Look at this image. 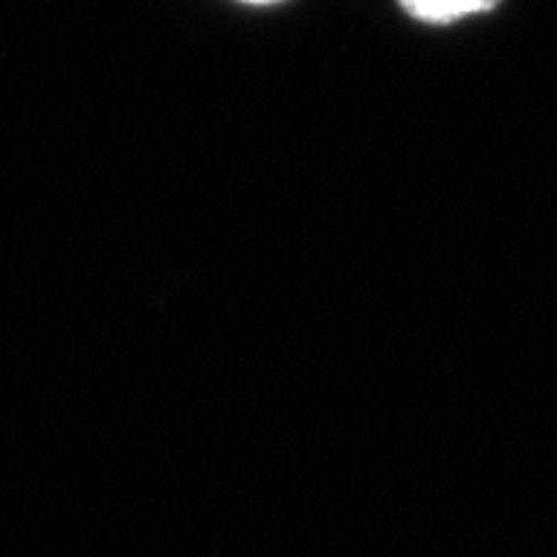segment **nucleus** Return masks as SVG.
Wrapping results in <instances>:
<instances>
[{
  "label": "nucleus",
  "mask_w": 557,
  "mask_h": 557,
  "mask_svg": "<svg viewBox=\"0 0 557 557\" xmlns=\"http://www.w3.org/2000/svg\"><path fill=\"white\" fill-rule=\"evenodd\" d=\"M500 0H401V7L407 15L424 23H455L461 17L481 15L490 9L498 7Z\"/></svg>",
  "instance_id": "1"
},
{
  "label": "nucleus",
  "mask_w": 557,
  "mask_h": 557,
  "mask_svg": "<svg viewBox=\"0 0 557 557\" xmlns=\"http://www.w3.org/2000/svg\"><path fill=\"white\" fill-rule=\"evenodd\" d=\"M245 3H276V0H245Z\"/></svg>",
  "instance_id": "2"
}]
</instances>
